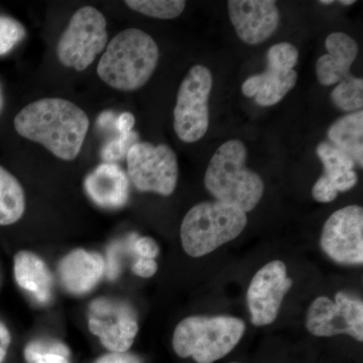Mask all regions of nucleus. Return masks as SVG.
<instances>
[{
  "mask_svg": "<svg viewBox=\"0 0 363 363\" xmlns=\"http://www.w3.org/2000/svg\"><path fill=\"white\" fill-rule=\"evenodd\" d=\"M340 4H342V6H350L354 4L355 1L354 0H341Z\"/></svg>",
  "mask_w": 363,
  "mask_h": 363,
  "instance_id": "32",
  "label": "nucleus"
},
{
  "mask_svg": "<svg viewBox=\"0 0 363 363\" xmlns=\"http://www.w3.org/2000/svg\"><path fill=\"white\" fill-rule=\"evenodd\" d=\"M131 269L136 276L142 277V278H150L156 274L157 264L155 259H138L133 262Z\"/></svg>",
  "mask_w": 363,
  "mask_h": 363,
  "instance_id": "28",
  "label": "nucleus"
},
{
  "mask_svg": "<svg viewBox=\"0 0 363 363\" xmlns=\"http://www.w3.org/2000/svg\"><path fill=\"white\" fill-rule=\"evenodd\" d=\"M317 156L324 164L323 178L331 184L336 192H346L357 185L355 162L342 150L329 143L318 145Z\"/></svg>",
  "mask_w": 363,
  "mask_h": 363,
  "instance_id": "19",
  "label": "nucleus"
},
{
  "mask_svg": "<svg viewBox=\"0 0 363 363\" xmlns=\"http://www.w3.org/2000/svg\"><path fill=\"white\" fill-rule=\"evenodd\" d=\"M58 274L67 292L75 296L86 295L101 281L105 274V260L99 253L78 248L60 262Z\"/></svg>",
  "mask_w": 363,
  "mask_h": 363,
  "instance_id": "15",
  "label": "nucleus"
},
{
  "mask_svg": "<svg viewBox=\"0 0 363 363\" xmlns=\"http://www.w3.org/2000/svg\"><path fill=\"white\" fill-rule=\"evenodd\" d=\"M245 332V323L240 318L191 316L176 327L173 347L180 357L213 363L231 352Z\"/></svg>",
  "mask_w": 363,
  "mask_h": 363,
  "instance_id": "4",
  "label": "nucleus"
},
{
  "mask_svg": "<svg viewBox=\"0 0 363 363\" xmlns=\"http://www.w3.org/2000/svg\"><path fill=\"white\" fill-rule=\"evenodd\" d=\"M108 33L104 14L92 6L78 9L60 38L57 57L60 63L84 71L107 45Z\"/></svg>",
  "mask_w": 363,
  "mask_h": 363,
  "instance_id": "6",
  "label": "nucleus"
},
{
  "mask_svg": "<svg viewBox=\"0 0 363 363\" xmlns=\"http://www.w3.org/2000/svg\"><path fill=\"white\" fill-rule=\"evenodd\" d=\"M320 245L338 264H362V207L350 205L334 212L325 222Z\"/></svg>",
  "mask_w": 363,
  "mask_h": 363,
  "instance_id": "12",
  "label": "nucleus"
},
{
  "mask_svg": "<svg viewBox=\"0 0 363 363\" xmlns=\"http://www.w3.org/2000/svg\"><path fill=\"white\" fill-rule=\"evenodd\" d=\"M320 4L328 6V4H334V0H320Z\"/></svg>",
  "mask_w": 363,
  "mask_h": 363,
  "instance_id": "34",
  "label": "nucleus"
},
{
  "mask_svg": "<svg viewBox=\"0 0 363 363\" xmlns=\"http://www.w3.org/2000/svg\"><path fill=\"white\" fill-rule=\"evenodd\" d=\"M4 108V95H2L1 86H0V112Z\"/></svg>",
  "mask_w": 363,
  "mask_h": 363,
  "instance_id": "33",
  "label": "nucleus"
},
{
  "mask_svg": "<svg viewBox=\"0 0 363 363\" xmlns=\"http://www.w3.org/2000/svg\"><path fill=\"white\" fill-rule=\"evenodd\" d=\"M333 104L344 111H359L363 106L362 78L350 75L332 91Z\"/></svg>",
  "mask_w": 363,
  "mask_h": 363,
  "instance_id": "23",
  "label": "nucleus"
},
{
  "mask_svg": "<svg viewBox=\"0 0 363 363\" xmlns=\"http://www.w3.org/2000/svg\"><path fill=\"white\" fill-rule=\"evenodd\" d=\"M89 125V118L83 109L61 98L32 102L14 118L18 135L40 143L63 161H73L78 157Z\"/></svg>",
  "mask_w": 363,
  "mask_h": 363,
  "instance_id": "1",
  "label": "nucleus"
},
{
  "mask_svg": "<svg viewBox=\"0 0 363 363\" xmlns=\"http://www.w3.org/2000/svg\"><path fill=\"white\" fill-rule=\"evenodd\" d=\"M26 363H70V350L57 339L39 338L26 344L23 350Z\"/></svg>",
  "mask_w": 363,
  "mask_h": 363,
  "instance_id": "22",
  "label": "nucleus"
},
{
  "mask_svg": "<svg viewBox=\"0 0 363 363\" xmlns=\"http://www.w3.org/2000/svg\"><path fill=\"white\" fill-rule=\"evenodd\" d=\"M247 157L245 143L228 140L211 157L204 178L205 187L217 201L245 213L257 206L264 192L262 179L247 168Z\"/></svg>",
  "mask_w": 363,
  "mask_h": 363,
  "instance_id": "3",
  "label": "nucleus"
},
{
  "mask_svg": "<svg viewBox=\"0 0 363 363\" xmlns=\"http://www.w3.org/2000/svg\"><path fill=\"white\" fill-rule=\"evenodd\" d=\"M306 326L310 333L318 337L347 334L362 342V301L344 292L336 294L335 302L324 296L318 297L308 310Z\"/></svg>",
  "mask_w": 363,
  "mask_h": 363,
  "instance_id": "10",
  "label": "nucleus"
},
{
  "mask_svg": "<svg viewBox=\"0 0 363 363\" xmlns=\"http://www.w3.org/2000/svg\"><path fill=\"white\" fill-rule=\"evenodd\" d=\"M128 176L140 192L173 194L179 178L178 159L166 145L138 143L128 150Z\"/></svg>",
  "mask_w": 363,
  "mask_h": 363,
  "instance_id": "8",
  "label": "nucleus"
},
{
  "mask_svg": "<svg viewBox=\"0 0 363 363\" xmlns=\"http://www.w3.org/2000/svg\"><path fill=\"white\" fill-rule=\"evenodd\" d=\"M25 210V192L20 182L0 166V225L16 223L23 217Z\"/></svg>",
  "mask_w": 363,
  "mask_h": 363,
  "instance_id": "21",
  "label": "nucleus"
},
{
  "mask_svg": "<svg viewBox=\"0 0 363 363\" xmlns=\"http://www.w3.org/2000/svg\"><path fill=\"white\" fill-rule=\"evenodd\" d=\"M159 57V47L150 35L140 28H128L105 48L97 66L98 77L114 89H140L156 70Z\"/></svg>",
  "mask_w": 363,
  "mask_h": 363,
  "instance_id": "2",
  "label": "nucleus"
},
{
  "mask_svg": "<svg viewBox=\"0 0 363 363\" xmlns=\"http://www.w3.org/2000/svg\"><path fill=\"white\" fill-rule=\"evenodd\" d=\"M298 59L297 48L290 43L272 45L267 52V70L245 81L241 88L243 94L255 97L260 106L279 104L297 83L298 74L294 68Z\"/></svg>",
  "mask_w": 363,
  "mask_h": 363,
  "instance_id": "9",
  "label": "nucleus"
},
{
  "mask_svg": "<svg viewBox=\"0 0 363 363\" xmlns=\"http://www.w3.org/2000/svg\"><path fill=\"white\" fill-rule=\"evenodd\" d=\"M328 54L318 59L316 73L322 85L339 83L351 75L350 68L358 55V45L344 33H333L325 40Z\"/></svg>",
  "mask_w": 363,
  "mask_h": 363,
  "instance_id": "17",
  "label": "nucleus"
},
{
  "mask_svg": "<svg viewBox=\"0 0 363 363\" xmlns=\"http://www.w3.org/2000/svg\"><path fill=\"white\" fill-rule=\"evenodd\" d=\"M329 140L334 147L347 154L362 168L363 111H355L341 117L328 130Z\"/></svg>",
  "mask_w": 363,
  "mask_h": 363,
  "instance_id": "20",
  "label": "nucleus"
},
{
  "mask_svg": "<svg viewBox=\"0 0 363 363\" xmlns=\"http://www.w3.org/2000/svg\"><path fill=\"white\" fill-rule=\"evenodd\" d=\"M229 18L238 38L247 45H259L276 32L279 13L272 0H230Z\"/></svg>",
  "mask_w": 363,
  "mask_h": 363,
  "instance_id": "14",
  "label": "nucleus"
},
{
  "mask_svg": "<svg viewBox=\"0 0 363 363\" xmlns=\"http://www.w3.org/2000/svg\"><path fill=\"white\" fill-rule=\"evenodd\" d=\"M292 286L293 279L289 278L285 264L281 260L262 267L253 277L247 294L252 323L259 327L274 322Z\"/></svg>",
  "mask_w": 363,
  "mask_h": 363,
  "instance_id": "13",
  "label": "nucleus"
},
{
  "mask_svg": "<svg viewBox=\"0 0 363 363\" xmlns=\"http://www.w3.org/2000/svg\"><path fill=\"white\" fill-rule=\"evenodd\" d=\"M91 333L111 352H126L138 332V319L128 303L114 298H98L92 301L88 312Z\"/></svg>",
  "mask_w": 363,
  "mask_h": 363,
  "instance_id": "11",
  "label": "nucleus"
},
{
  "mask_svg": "<svg viewBox=\"0 0 363 363\" xmlns=\"http://www.w3.org/2000/svg\"><path fill=\"white\" fill-rule=\"evenodd\" d=\"M86 193L95 204L106 209L123 207L130 198V182L116 164H100L86 177Z\"/></svg>",
  "mask_w": 363,
  "mask_h": 363,
  "instance_id": "16",
  "label": "nucleus"
},
{
  "mask_svg": "<svg viewBox=\"0 0 363 363\" xmlns=\"http://www.w3.org/2000/svg\"><path fill=\"white\" fill-rule=\"evenodd\" d=\"M11 342V333H9L6 325L0 321V363L4 362V358H6Z\"/></svg>",
  "mask_w": 363,
  "mask_h": 363,
  "instance_id": "31",
  "label": "nucleus"
},
{
  "mask_svg": "<svg viewBox=\"0 0 363 363\" xmlns=\"http://www.w3.org/2000/svg\"><path fill=\"white\" fill-rule=\"evenodd\" d=\"M25 26L20 21L6 16H0V56L9 54L18 43L25 39Z\"/></svg>",
  "mask_w": 363,
  "mask_h": 363,
  "instance_id": "25",
  "label": "nucleus"
},
{
  "mask_svg": "<svg viewBox=\"0 0 363 363\" xmlns=\"http://www.w3.org/2000/svg\"><path fill=\"white\" fill-rule=\"evenodd\" d=\"M131 252L138 259H155L160 252L159 245L150 238H138L135 234L130 235Z\"/></svg>",
  "mask_w": 363,
  "mask_h": 363,
  "instance_id": "27",
  "label": "nucleus"
},
{
  "mask_svg": "<svg viewBox=\"0 0 363 363\" xmlns=\"http://www.w3.org/2000/svg\"><path fill=\"white\" fill-rule=\"evenodd\" d=\"M94 363H142V360L131 353L111 352L98 358Z\"/></svg>",
  "mask_w": 363,
  "mask_h": 363,
  "instance_id": "29",
  "label": "nucleus"
},
{
  "mask_svg": "<svg viewBox=\"0 0 363 363\" xmlns=\"http://www.w3.org/2000/svg\"><path fill=\"white\" fill-rule=\"evenodd\" d=\"M138 143V135L135 131L119 135L116 140H111L104 145L101 150V157L105 162L112 164L121 161L128 156V150L133 145Z\"/></svg>",
  "mask_w": 363,
  "mask_h": 363,
  "instance_id": "26",
  "label": "nucleus"
},
{
  "mask_svg": "<svg viewBox=\"0 0 363 363\" xmlns=\"http://www.w3.org/2000/svg\"><path fill=\"white\" fill-rule=\"evenodd\" d=\"M231 363H238V362H231Z\"/></svg>",
  "mask_w": 363,
  "mask_h": 363,
  "instance_id": "35",
  "label": "nucleus"
},
{
  "mask_svg": "<svg viewBox=\"0 0 363 363\" xmlns=\"http://www.w3.org/2000/svg\"><path fill=\"white\" fill-rule=\"evenodd\" d=\"M135 123V118L130 112H123L116 121V130L118 131L119 135L128 133L133 131V125Z\"/></svg>",
  "mask_w": 363,
  "mask_h": 363,
  "instance_id": "30",
  "label": "nucleus"
},
{
  "mask_svg": "<svg viewBox=\"0 0 363 363\" xmlns=\"http://www.w3.org/2000/svg\"><path fill=\"white\" fill-rule=\"evenodd\" d=\"M247 224V213L240 208L217 200L202 202L184 217L182 245L190 257H204L238 238Z\"/></svg>",
  "mask_w": 363,
  "mask_h": 363,
  "instance_id": "5",
  "label": "nucleus"
},
{
  "mask_svg": "<svg viewBox=\"0 0 363 363\" xmlns=\"http://www.w3.org/2000/svg\"><path fill=\"white\" fill-rule=\"evenodd\" d=\"M14 279L35 303L45 305L52 296V277L44 260L35 253L20 252L14 257Z\"/></svg>",
  "mask_w": 363,
  "mask_h": 363,
  "instance_id": "18",
  "label": "nucleus"
},
{
  "mask_svg": "<svg viewBox=\"0 0 363 363\" xmlns=\"http://www.w3.org/2000/svg\"><path fill=\"white\" fill-rule=\"evenodd\" d=\"M212 85L211 72L202 65L192 67L181 83L174 109V128L182 142H198L206 135Z\"/></svg>",
  "mask_w": 363,
  "mask_h": 363,
  "instance_id": "7",
  "label": "nucleus"
},
{
  "mask_svg": "<svg viewBox=\"0 0 363 363\" xmlns=\"http://www.w3.org/2000/svg\"><path fill=\"white\" fill-rule=\"evenodd\" d=\"M125 4L136 13L160 20L178 18L186 7L183 0H128Z\"/></svg>",
  "mask_w": 363,
  "mask_h": 363,
  "instance_id": "24",
  "label": "nucleus"
}]
</instances>
